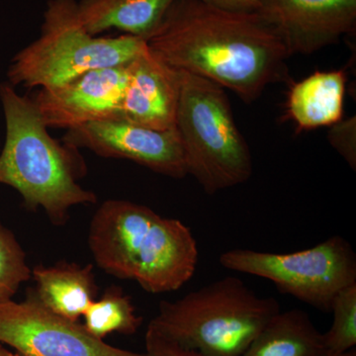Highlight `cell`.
I'll list each match as a JSON object with an SVG mask.
<instances>
[{
	"label": "cell",
	"instance_id": "cell-1",
	"mask_svg": "<svg viewBox=\"0 0 356 356\" xmlns=\"http://www.w3.org/2000/svg\"><path fill=\"white\" fill-rule=\"evenodd\" d=\"M147 44L173 69L213 81L248 104L287 79L289 51L259 13L177 0Z\"/></svg>",
	"mask_w": 356,
	"mask_h": 356
},
{
	"label": "cell",
	"instance_id": "cell-2",
	"mask_svg": "<svg viewBox=\"0 0 356 356\" xmlns=\"http://www.w3.org/2000/svg\"><path fill=\"white\" fill-rule=\"evenodd\" d=\"M88 247L103 271L136 281L152 294L179 289L198 264L197 243L186 225L118 199L105 201L96 211Z\"/></svg>",
	"mask_w": 356,
	"mask_h": 356
},
{
	"label": "cell",
	"instance_id": "cell-3",
	"mask_svg": "<svg viewBox=\"0 0 356 356\" xmlns=\"http://www.w3.org/2000/svg\"><path fill=\"white\" fill-rule=\"evenodd\" d=\"M6 142L0 153V184L13 187L28 209L43 208L53 224L69 219L70 209L95 204L97 196L79 184L84 165L74 152L51 137L32 98L10 83L0 84Z\"/></svg>",
	"mask_w": 356,
	"mask_h": 356
},
{
	"label": "cell",
	"instance_id": "cell-4",
	"mask_svg": "<svg viewBox=\"0 0 356 356\" xmlns=\"http://www.w3.org/2000/svg\"><path fill=\"white\" fill-rule=\"evenodd\" d=\"M280 312L277 300L227 276L177 301H163L149 325L204 356H238Z\"/></svg>",
	"mask_w": 356,
	"mask_h": 356
},
{
	"label": "cell",
	"instance_id": "cell-5",
	"mask_svg": "<svg viewBox=\"0 0 356 356\" xmlns=\"http://www.w3.org/2000/svg\"><path fill=\"white\" fill-rule=\"evenodd\" d=\"M175 129L186 175L195 178L206 193L213 195L252 177L250 147L236 127L228 95L221 86L180 72Z\"/></svg>",
	"mask_w": 356,
	"mask_h": 356
},
{
	"label": "cell",
	"instance_id": "cell-6",
	"mask_svg": "<svg viewBox=\"0 0 356 356\" xmlns=\"http://www.w3.org/2000/svg\"><path fill=\"white\" fill-rule=\"evenodd\" d=\"M146 48V40L131 35L93 36L81 23L74 0H51L39 38L11 60L8 83L56 88L91 70L128 64Z\"/></svg>",
	"mask_w": 356,
	"mask_h": 356
},
{
	"label": "cell",
	"instance_id": "cell-7",
	"mask_svg": "<svg viewBox=\"0 0 356 356\" xmlns=\"http://www.w3.org/2000/svg\"><path fill=\"white\" fill-rule=\"evenodd\" d=\"M219 261L229 270L270 280L280 292L323 312H331L337 293L356 284L355 250L339 236L290 254L236 248L222 252Z\"/></svg>",
	"mask_w": 356,
	"mask_h": 356
},
{
	"label": "cell",
	"instance_id": "cell-8",
	"mask_svg": "<svg viewBox=\"0 0 356 356\" xmlns=\"http://www.w3.org/2000/svg\"><path fill=\"white\" fill-rule=\"evenodd\" d=\"M0 343L22 356H147L110 346L83 324L51 313L32 289L23 301L0 303Z\"/></svg>",
	"mask_w": 356,
	"mask_h": 356
},
{
	"label": "cell",
	"instance_id": "cell-9",
	"mask_svg": "<svg viewBox=\"0 0 356 356\" xmlns=\"http://www.w3.org/2000/svg\"><path fill=\"white\" fill-rule=\"evenodd\" d=\"M63 142L70 149H88L102 158L132 161L165 177L187 175L175 128L154 130L124 119L96 121L67 130Z\"/></svg>",
	"mask_w": 356,
	"mask_h": 356
},
{
	"label": "cell",
	"instance_id": "cell-10",
	"mask_svg": "<svg viewBox=\"0 0 356 356\" xmlns=\"http://www.w3.org/2000/svg\"><path fill=\"white\" fill-rule=\"evenodd\" d=\"M130 63L91 70L62 86L40 89L32 100L46 127L70 130L90 122L123 119Z\"/></svg>",
	"mask_w": 356,
	"mask_h": 356
},
{
	"label": "cell",
	"instance_id": "cell-11",
	"mask_svg": "<svg viewBox=\"0 0 356 356\" xmlns=\"http://www.w3.org/2000/svg\"><path fill=\"white\" fill-rule=\"evenodd\" d=\"M290 56L311 55L355 32L356 0H259Z\"/></svg>",
	"mask_w": 356,
	"mask_h": 356
},
{
	"label": "cell",
	"instance_id": "cell-12",
	"mask_svg": "<svg viewBox=\"0 0 356 356\" xmlns=\"http://www.w3.org/2000/svg\"><path fill=\"white\" fill-rule=\"evenodd\" d=\"M179 95V70L156 57L147 44L129 65L123 119L154 130L175 129Z\"/></svg>",
	"mask_w": 356,
	"mask_h": 356
},
{
	"label": "cell",
	"instance_id": "cell-13",
	"mask_svg": "<svg viewBox=\"0 0 356 356\" xmlns=\"http://www.w3.org/2000/svg\"><path fill=\"white\" fill-rule=\"evenodd\" d=\"M31 277L36 283L32 290L40 303L51 313L74 322L83 317L98 295L92 264H39L32 269Z\"/></svg>",
	"mask_w": 356,
	"mask_h": 356
},
{
	"label": "cell",
	"instance_id": "cell-14",
	"mask_svg": "<svg viewBox=\"0 0 356 356\" xmlns=\"http://www.w3.org/2000/svg\"><path fill=\"white\" fill-rule=\"evenodd\" d=\"M177 0H81L79 15L91 35L109 29L147 40Z\"/></svg>",
	"mask_w": 356,
	"mask_h": 356
},
{
	"label": "cell",
	"instance_id": "cell-15",
	"mask_svg": "<svg viewBox=\"0 0 356 356\" xmlns=\"http://www.w3.org/2000/svg\"><path fill=\"white\" fill-rule=\"evenodd\" d=\"M346 74L343 70L318 72L295 84L290 91L288 110L302 129L332 126L343 113Z\"/></svg>",
	"mask_w": 356,
	"mask_h": 356
},
{
	"label": "cell",
	"instance_id": "cell-16",
	"mask_svg": "<svg viewBox=\"0 0 356 356\" xmlns=\"http://www.w3.org/2000/svg\"><path fill=\"white\" fill-rule=\"evenodd\" d=\"M324 336L308 313L280 312L238 356H324Z\"/></svg>",
	"mask_w": 356,
	"mask_h": 356
},
{
	"label": "cell",
	"instance_id": "cell-17",
	"mask_svg": "<svg viewBox=\"0 0 356 356\" xmlns=\"http://www.w3.org/2000/svg\"><path fill=\"white\" fill-rule=\"evenodd\" d=\"M83 317L86 331L103 341L115 332L125 336L136 334L143 323L131 297L118 286L107 288L88 306Z\"/></svg>",
	"mask_w": 356,
	"mask_h": 356
},
{
	"label": "cell",
	"instance_id": "cell-18",
	"mask_svg": "<svg viewBox=\"0 0 356 356\" xmlns=\"http://www.w3.org/2000/svg\"><path fill=\"white\" fill-rule=\"evenodd\" d=\"M331 329L324 336L327 355H341L356 344V284L343 288L332 301Z\"/></svg>",
	"mask_w": 356,
	"mask_h": 356
},
{
	"label": "cell",
	"instance_id": "cell-19",
	"mask_svg": "<svg viewBox=\"0 0 356 356\" xmlns=\"http://www.w3.org/2000/svg\"><path fill=\"white\" fill-rule=\"evenodd\" d=\"M31 273L17 238L0 222V303L13 300Z\"/></svg>",
	"mask_w": 356,
	"mask_h": 356
},
{
	"label": "cell",
	"instance_id": "cell-20",
	"mask_svg": "<svg viewBox=\"0 0 356 356\" xmlns=\"http://www.w3.org/2000/svg\"><path fill=\"white\" fill-rule=\"evenodd\" d=\"M330 144L341 154L351 170H356V119L350 117L331 126L327 135Z\"/></svg>",
	"mask_w": 356,
	"mask_h": 356
},
{
	"label": "cell",
	"instance_id": "cell-21",
	"mask_svg": "<svg viewBox=\"0 0 356 356\" xmlns=\"http://www.w3.org/2000/svg\"><path fill=\"white\" fill-rule=\"evenodd\" d=\"M147 356H204L197 351L187 350L161 336L153 327L147 325L146 337Z\"/></svg>",
	"mask_w": 356,
	"mask_h": 356
},
{
	"label": "cell",
	"instance_id": "cell-22",
	"mask_svg": "<svg viewBox=\"0 0 356 356\" xmlns=\"http://www.w3.org/2000/svg\"><path fill=\"white\" fill-rule=\"evenodd\" d=\"M210 6L225 9V10L238 11V13H257L259 0H201Z\"/></svg>",
	"mask_w": 356,
	"mask_h": 356
},
{
	"label": "cell",
	"instance_id": "cell-23",
	"mask_svg": "<svg viewBox=\"0 0 356 356\" xmlns=\"http://www.w3.org/2000/svg\"><path fill=\"white\" fill-rule=\"evenodd\" d=\"M0 356H22L19 355V353H16V351H11L7 350L6 346L3 344L0 343Z\"/></svg>",
	"mask_w": 356,
	"mask_h": 356
},
{
	"label": "cell",
	"instance_id": "cell-24",
	"mask_svg": "<svg viewBox=\"0 0 356 356\" xmlns=\"http://www.w3.org/2000/svg\"><path fill=\"white\" fill-rule=\"evenodd\" d=\"M324 356H356V353L353 350L346 353H341V355H325Z\"/></svg>",
	"mask_w": 356,
	"mask_h": 356
}]
</instances>
